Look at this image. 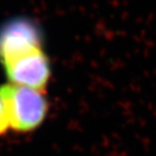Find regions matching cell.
Returning a JSON list of instances; mask_svg holds the SVG:
<instances>
[{
	"instance_id": "cell-1",
	"label": "cell",
	"mask_w": 156,
	"mask_h": 156,
	"mask_svg": "<svg viewBox=\"0 0 156 156\" xmlns=\"http://www.w3.org/2000/svg\"><path fill=\"white\" fill-rule=\"evenodd\" d=\"M9 127L18 132L38 128L48 113V101L42 91L26 86L7 83L0 86Z\"/></svg>"
},
{
	"instance_id": "cell-2",
	"label": "cell",
	"mask_w": 156,
	"mask_h": 156,
	"mask_svg": "<svg viewBox=\"0 0 156 156\" xmlns=\"http://www.w3.org/2000/svg\"><path fill=\"white\" fill-rule=\"evenodd\" d=\"M39 49H42V34L30 20L13 18L0 27V62L3 65Z\"/></svg>"
},
{
	"instance_id": "cell-3",
	"label": "cell",
	"mask_w": 156,
	"mask_h": 156,
	"mask_svg": "<svg viewBox=\"0 0 156 156\" xmlns=\"http://www.w3.org/2000/svg\"><path fill=\"white\" fill-rule=\"evenodd\" d=\"M4 67L10 83L39 91L46 88L51 75L49 59L42 49L14 59Z\"/></svg>"
},
{
	"instance_id": "cell-4",
	"label": "cell",
	"mask_w": 156,
	"mask_h": 156,
	"mask_svg": "<svg viewBox=\"0 0 156 156\" xmlns=\"http://www.w3.org/2000/svg\"><path fill=\"white\" fill-rule=\"evenodd\" d=\"M9 128V121L6 113V108L4 105V101L0 95V136L3 135Z\"/></svg>"
}]
</instances>
